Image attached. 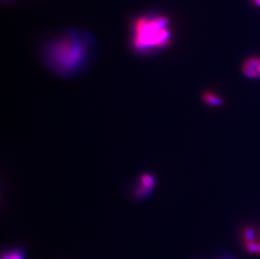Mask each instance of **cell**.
Masks as SVG:
<instances>
[{"mask_svg": "<svg viewBox=\"0 0 260 259\" xmlns=\"http://www.w3.org/2000/svg\"><path fill=\"white\" fill-rule=\"evenodd\" d=\"M91 48L92 41L88 35L68 31L47 45L45 62L57 75L73 76L88 62Z\"/></svg>", "mask_w": 260, "mask_h": 259, "instance_id": "obj_1", "label": "cell"}, {"mask_svg": "<svg viewBox=\"0 0 260 259\" xmlns=\"http://www.w3.org/2000/svg\"><path fill=\"white\" fill-rule=\"evenodd\" d=\"M172 33L169 20L162 15H145L134 22L131 44L136 52L141 54L153 52L169 46Z\"/></svg>", "mask_w": 260, "mask_h": 259, "instance_id": "obj_2", "label": "cell"}, {"mask_svg": "<svg viewBox=\"0 0 260 259\" xmlns=\"http://www.w3.org/2000/svg\"><path fill=\"white\" fill-rule=\"evenodd\" d=\"M241 240L244 248L251 254H260V230L247 226L242 231Z\"/></svg>", "mask_w": 260, "mask_h": 259, "instance_id": "obj_3", "label": "cell"}, {"mask_svg": "<svg viewBox=\"0 0 260 259\" xmlns=\"http://www.w3.org/2000/svg\"><path fill=\"white\" fill-rule=\"evenodd\" d=\"M155 186V178L149 174L141 176L139 180L138 185L135 191V197L139 200H143L152 192Z\"/></svg>", "mask_w": 260, "mask_h": 259, "instance_id": "obj_4", "label": "cell"}, {"mask_svg": "<svg viewBox=\"0 0 260 259\" xmlns=\"http://www.w3.org/2000/svg\"><path fill=\"white\" fill-rule=\"evenodd\" d=\"M242 72L250 78H260V57L253 56L243 63Z\"/></svg>", "mask_w": 260, "mask_h": 259, "instance_id": "obj_5", "label": "cell"}, {"mask_svg": "<svg viewBox=\"0 0 260 259\" xmlns=\"http://www.w3.org/2000/svg\"><path fill=\"white\" fill-rule=\"evenodd\" d=\"M1 259H25V252L20 248H13L3 252Z\"/></svg>", "mask_w": 260, "mask_h": 259, "instance_id": "obj_6", "label": "cell"}, {"mask_svg": "<svg viewBox=\"0 0 260 259\" xmlns=\"http://www.w3.org/2000/svg\"><path fill=\"white\" fill-rule=\"evenodd\" d=\"M203 101L210 106H219L222 104V100L218 95L211 92H207L203 95Z\"/></svg>", "mask_w": 260, "mask_h": 259, "instance_id": "obj_7", "label": "cell"}, {"mask_svg": "<svg viewBox=\"0 0 260 259\" xmlns=\"http://www.w3.org/2000/svg\"><path fill=\"white\" fill-rule=\"evenodd\" d=\"M253 3L258 8H260V0H252Z\"/></svg>", "mask_w": 260, "mask_h": 259, "instance_id": "obj_8", "label": "cell"}, {"mask_svg": "<svg viewBox=\"0 0 260 259\" xmlns=\"http://www.w3.org/2000/svg\"><path fill=\"white\" fill-rule=\"evenodd\" d=\"M221 259H235L234 258H232V257H223V258H221Z\"/></svg>", "mask_w": 260, "mask_h": 259, "instance_id": "obj_9", "label": "cell"}]
</instances>
